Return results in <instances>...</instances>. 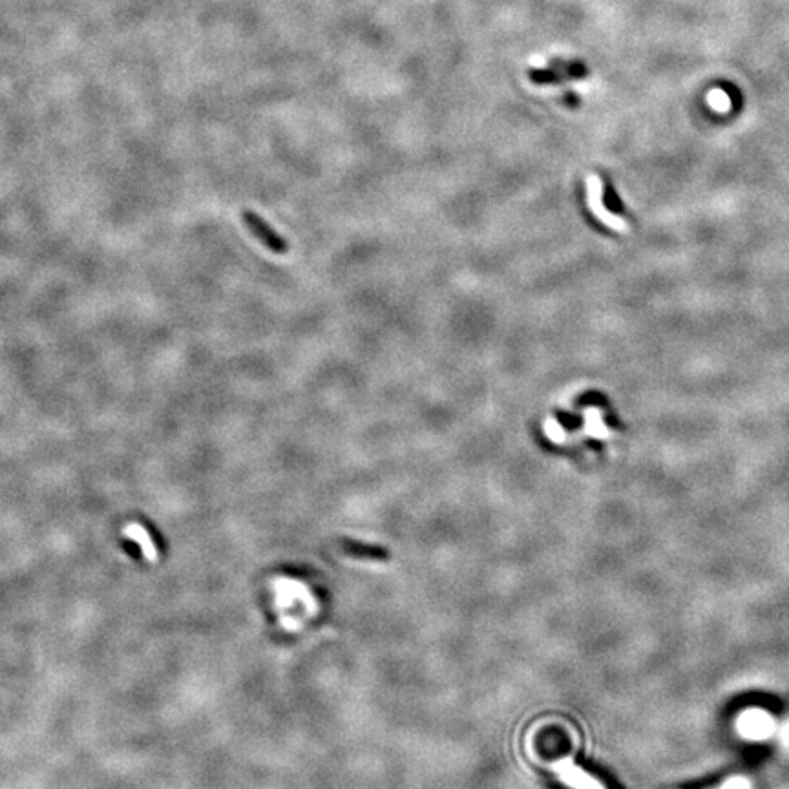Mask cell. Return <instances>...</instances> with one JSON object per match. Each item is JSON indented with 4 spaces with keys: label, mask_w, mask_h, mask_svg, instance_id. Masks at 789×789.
<instances>
[{
    "label": "cell",
    "mask_w": 789,
    "mask_h": 789,
    "mask_svg": "<svg viewBox=\"0 0 789 789\" xmlns=\"http://www.w3.org/2000/svg\"><path fill=\"white\" fill-rule=\"evenodd\" d=\"M550 767L563 784L570 789H607L600 780L588 775L579 766H576L572 758H561V760L553 762Z\"/></svg>",
    "instance_id": "6da1fadb"
},
{
    "label": "cell",
    "mask_w": 789,
    "mask_h": 789,
    "mask_svg": "<svg viewBox=\"0 0 789 789\" xmlns=\"http://www.w3.org/2000/svg\"><path fill=\"white\" fill-rule=\"evenodd\" d=\"M241 217H243V223L247 225V229L254 234L258 240L263 243L267 249H269L270 252H276V254H285V252L289 251V245L287 241L284 240V238L280 236L278 232L273 231V229L267 225V223L261 219L258 214L251 212V210H243V214H241Z\"/></svg>",
    "instance_id": "7a4b0ae2"
},
{
    "label": "cell",
    "mask_w": 789,
    "mask_h": 789,
    "mask_svg": "<svg viewBox=\"0 0 789 789\" xmlns=\"http://www.w3.org/2000/svg\"><path fill=\"white\" fill-rule=\"evenodd\" d=\"M738 729L744 737L760 740V738H767L775 732L776 722L766 711L751 709L742 713V716L738 718Z\"/></svg>",
    "instance_id": "3957f363"
},
{
    "label": "cell",
    "mask_w": 789,
    "mask_h": 789,
    "mask_svg": "<svg viewBox=\"0 0 789 789\" xmlns=\"http://www.w3.org/2000/svg\"><path fill=\"white\" fill-rule=\"evenodd\" d=\"M588 203H591L592 212L600 217L605 225H609L610 229H616V231H621V232L630 231L629 225H627L621 217L610 214L609 210L603 207V184H601V180L598 175H591V178H588Z\"/></svg>",
    "instance_id": "277c9868"
},
{
    "label": "cell",
    "mask_w": 789,
    "mask_h": 789,
    "mask_svg": "<svg viewBox=\"0 0 789 789\" xmlns=\"http://www.w3.org/2000/svg\"><path fill=\"white\" fill-rule=\"evenodd\" d=\"M123 534L124 537L132 539L133 543L138 544L143 552V558L147 559L148 563H157L159 556H157L156 544L152 541L150 534H148L147 530L143 528L141 525H138V523H128V525L124 526Z\"/></svg>",
    "instance_id": "5b68a950"
},
{
    "label": "cell",
    "mask_w": 789,
    "mask_h": 789,
    "mask_svg": "<svg viewBox=\"0 0 789 789\" xmlns=\"http://www.w3.org/2000/svg\"><path fill=\"white\" fill-rule=\"evenodd\" d=\"M553 71L558 73H565L567 77H574V79H583L586 75V66L581 62H561V61H552L550 62Z\"/></svg>",
    "instance_id": "8992f818"
},
{
    "label": "cell",
    "mask_w": 789,
    "mask_h": 789,
    "mask_svg": "<svg viewBox=\"0 0 789 789\" xmlns=\"http://www.w3.org/2000/svg\"><path fill=\"white\" fill-rule=\"evenodd\" d=\"M530 80L535 85H552V82H561V75H558V71L553 70H532Z\"/></svg>",
    "instance_id": "52a82bcc"
},
{
    "label": "cell",
    "mask_w": 789,
    "mask_h": 789,
    "mask_svg": "<svg viewBox=\"0 0 789 789\" xmlns=\"http://www.w3.org/2000/svg\"><path fill=\"white\" fill-rule=\"evenodd\" d=\"M713 789H753V782L747 776H731V779L723 780L722 784L716 786Z\"/></svg>",
    "instance_id": "ba28073f"
},
{
    "label": "cell",
    "mask_w": 789,
    "mask_h": 789,
    "mask_svg": "<svg viewBox=\"0 0 789 789\" xmlns=\"http://www.w3.org/2000/svg\"><path fill=\"white\" fill-rule=\"evenodd\" d=\"M565 101H567L568 106H577V97L574 94H568L565 95Z\"/></svg>",
    "instance_id": "9c48e42d"
}]
</instances>
